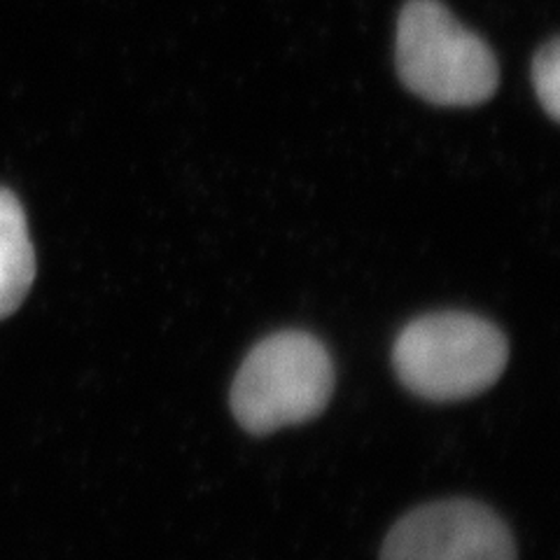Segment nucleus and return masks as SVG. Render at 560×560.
<instances>
[{"label":"nucleus","instance_id":"1","mask_svg":"<svg viewBox=\"0 0 560 560\" xmlns=\"http://www.w3.org/2000/svg\"><path fill=\"white\" fill-rule=\"evenodd\" d=\"M510 346L486 318L463 311L420 315L393 348L397 378L430 401H460L486 393L502 376Z\"/></svg>","mask_w":560,"mask_h":560},{"label":"nucleus","instance_id":"5","mask_svg":"<svg viewBox=\"0 0 560 560\" xmlns=\"http://www.w3.org/2000/svg\"><path fill=\"white\" fill-rule=\"evenodd\" d=\"M35 278V253L24 208L0 187V320L20 308Z\"/></svg>","mask_w":560,"mask_h":560},{"label":"nucleus","instance_id":"6","mask_svg":"<svg viewBox=\"0 0 560 560\" xmlns=\"http://www.w3.org/2000/svg\"><path fill=\"white\" fill-rule=\"evenodd\" d=\"M535 94L551 119L560 113V40L553 38L537 49L533 59Z\"/></svg>","mask_w":560,"mask_h":560},{"label":"nucleus","instance_id":"4","mask_svg":"<svg viewBox=\"0 0 560 560\" xmlns=\"http://www.w3.org/2000/svg\"><path fill=\"white\" fill-rule=\"evenodd\" d=\"M381 560H516L504 521L471 500L423 504L395 523Z\"/></svg>","mask_w":560,"mask_h":560},{"label":"nucleus","instance_id":"2","mask_svg":"<svg viewBox=\"0 0 560 560\" xmlns=\"http://www.w3.org/2000/svg\"><path fill=\"white\" fill-rule=\"evenodd\" d=\"M395 59L407 90L432 105H479L500 82L493 51L440 0H409L401 8Z\"/></svg>","mask_w":560,"mask_h":560},{"label":"nucleus","instance_id":"3","mask_svg":"<svg viewBox=\"0 0 560 560\" xmlns=\"http://www.w3.org/2000/svg\"><path fill=\"white\" fill-rule=\"evenodd\" d=\"M335 393V364L320 339L285 329L261 339L232 383L230 405L243 430L269 434L320 416Z\"/></svg>","mask_w":560,"mask_h":560}]
</instances>
